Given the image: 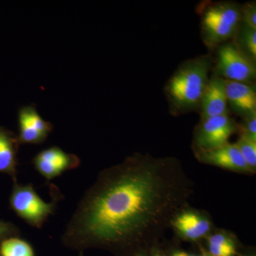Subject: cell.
I'll return each instance as SVG.
<instances>
[{"mask_svg":"<svg viewBox=\"0 0 256 256\" xmlns=\"http://www.w3.org/2000/svg\"><path fill=\"white\" fill-rule=\"evenodd\" d=\"M171 256H197L195 254H191L186 252H182V250H176L173 252Z\"/></svg>","mask_w":256,"mask_h":256,"instance_id":"44dd1931","label":"cell"},{"mask_svg":"<svg viewBox=\"0 0 256 256\" xmlns=\"http://www.w3.org/2000/svg\"><path fill=\"white\" fill-rule=\"evenodd\" d=\"M20 233V230L14 226L0 222V239L3 237L18 236Z\"/></svg>","mask_w":256,"mask_h":256,"instance_id":"ffe728a7","label":"cell"},{"mask_svg":"<svg viewBox=\"0 0 256 256\" xmlns=\"http://www.w3.org/2000/svg\"><path fill=\"white\" fill-rule=\"evenodd\" d=\"M1 256H35L34 250L31 244L18 238L10 237L5 239L0 245Z\"/></svg>","mask_w":256,"mask_h":256,"instance_id":"9a60e30c","label":"cell"},{"mask_svg":"<svg viewBox=\"0 0 256 256\" xmlns=\"http://www.w3.org/2000/svg\"><path fill=\"white\" fill-rule=\"evenodd\" d=\"M240 132V126L228 114L200 120L194 132V152L208 151L228 144L229 139Z\"/></svg>","mask_w":256,"mask_h":256,"instance_id":"8992f818","label":"cell"},{"mask_svg":"<svg viewBox=\"0 0 256 256\" xmlns=\"http://www.w3.org/2000/svg\"><path fill=\"white\" fill-rule=\"evenodd\" d=\"M78 256H86L84 255V252H79Z\"/></svg>","mask_w":256,"mask_h":256,"instance_id":"cb8c5ba5","label":"cell"},{"mask_svg":"<svg viewBox=\"0 0 256 256\" xmlns=\"http://www.w3.org/2000/svg\"><path fill=\"white\" fill-rule=\"evenodd\" d=\"M52 202H45L32 184H20L14 182L10 204L15 214L28 225L41 229L50 216L54 214L60 194H54Z\"/></svg>","mask_w":256,"mask_h":256,"instance_id":"277c9868","label":"cell"},{"mask_svg":"<svg viewBox=\"0 0 256 256\" xmlns=\"http://www.w3.org/2000/svg\"><path fill=\"white\" fill-rule=\"evenodd\" d=\"M250 256H256V255H254V254H252V255H250Z\"/></svg>","mask_w":256,"mask_h":256,"instance_id":"d4e9b609","label":"cell"},{"mask_svg":"<svg viewBox=\"0 0 256 256\" xmlns=\"http://www.w3.org/2000/svg\"><path fill=\"white\" fill-rule=\"evenodd\" d=\"M194 154L202 164L217 166L240 174H256L246 162L235 143L228 142L216 149L196 152Z\"/></svg>","mask_w":256,"mask_h":256,"instance_id":"9c48e42d","label":"cell"},{"mask_svg":"<svg viewBox=\"0 0 256 256\" xmlns=\"http://www.w3.org/2000/svg\"><path fill=\"white\" fill-rule=\"evenodd\" d=\"M240 24V6L223 1L208 4L202 13V38L210 50L234 38Z\"/></svg>","mask_w":256,"mask_h":256,"instance_id":"3957f363","label":"cell"},{"mask_svg":"<svg viewBox=\"0 0 256 256\" xmlns=\"http://www.w3.org/2000/svg\"><path fill=\"white\" fill-rule=\"evenodd\" d=\"M246 162L256 172V141L240 134L238 141L235 143Z\"/></svg>","mask_w":256,"mask_h":256,"instance_id":"2e32d148","label":"cell"},{"mask_svg":"<svg viewBox=\"0 0 256 256\" xmlns=\"http://www.w3.org/2000/svg\"><path fill=\"white\" fill-rule=\"evenodd\" d=\"M212 63V56L200 55L185 60L175 70L164 88L170 112L173 116L200 110Z\"/></svg>","mask_w":256,"mask_h":256,"instance_id":"7a4b0ae2","label":"cell"},{"mask_svg":"<svg viewBox=\"0 0 256 256\" xmlns=\"http://www.w3.org/2000/svg\"><path fill=\"white\" fill-rule=\"evenodd\" d=\"M32 164L37 172L50 182L65 172L76 169L80 160L76 154L66 152L58 146H54L38 152L32 159Z\"/></svg>","mask_w":256,"mask_h":256,"instance_id":"ba28073f","label":"cell"},{"mask_svg":"<svg viewBox=\"0 0 256 256\" xmlns=\"http://www.w3.org/2000/svg\"><path fill=\"white\" fill-rule=\"evenodd\" d=\"M240 23L256 30V2H248L240 6Z\"/></svg>","mask_w":256,"mask_h":256,"instance_id":"e0dca14e","label":"cell"},{"mask_svg":"<svg viewBox=\"0 0 256 256\" xmlns=\"http://www.w3.org/2000/svg\"><path fill=\"white\" fill-rule=\"evenodd\" d=\"M232 42L249 58L256 62V30L240 23Z\"/></svg>","mask_w":256,"mask_h":256,"instance_id":"5bb4252c","label":"cell"},{"mask_svg":"<svg viewBox=\"0 0 256 256\" xmlns=\"http://www.w3.org/2000/svg\"><path fill=\"white\" fill-rule=\"evenodd\" d=\"M200 256H212L210 252H204Z\"/></svg>","mask_w":256,"mask_h":256,"instance_id":"603a6c76","label":"cell"},{"mask_svg":"<svg viewBox=\"0 0 256 256\" xmlns=\"http://www.w3.org/2000/svg\"><path fill=\"white\" fill-rule=\"evenodd\" d=\"M240 126L239 134H242L246 137L256 141V114L242 118Z\"/></svg>","mask_w":256,"mask_h":256,"instance_id":"ac0fdd59","label":"cell"},{"mask_svg":"<svg viewBox=\"0 0 256 256\" xmlns=\"http://www.w3.org/2000/svg\"><path fill=\"white\" fill-rule=\"evenodd\" d=\"M224 80L230 109L242 118L256 114L255 84Z\"/></svg>","mask_w":256,"mask_h":256,"instance_id":"7c38bea8","label":"cell"},{"mask_svg":"<svg viewBox=\"0 0 256 256\" xmlns=\"http://www.w3.org/2000/svg\"><path fill=\"white\" fill-rule=\"evenodd\" d=\"M214 75L230 82L254 84L256 78V62L238 46L226 42L217 48Z\"/></svg>","mask_w":256,"mask_h":256,"instance_id":"5b68a950","label":"cell"},{"mask_svg":"<svg viewBox=\"0 0 256 256\" xmlns=\"http://www.w3.org/2000/svg\"><path fill=\"white\" fill-rule=\"evenodd\" d=\"M20 144H41L53 130V124L42 118L34 106H23L18 112Z\"/></svg>","mask_w":256,"mask_h":256,"instance_id":"30bf717a","label":"cell"},{"mask_svg":"<svg viewBox=\"0 0 256 256\" xmlns=\"http://www.w3.org/2000/svg\"><path fill=\"white\" fill-rule=\"evenodd\" d=\"M201 120L228 114L225 80L214 74L204 92L200 110Z\"/></svg>","mask_w":256,"mask_h":256,"instance_id":"8fae6325","label":"cell"},{"mask_svg":"<svg viewBox=\"0 0 256 256\" xmlns=\"http://www.w3.org/2000/svg\"><path fill=\"white\" fill-rule=\"evenodd\" d=\"M152 256H165L164 255H162L161 252H158L156 249H154L152 252Z\"/></svg>","mask_w":256,"mask_h":256,"instance_id":"7402d4cb","label":"cell"},{"mask_svg":"<svg viewBox=\"0 0 256 256\" xmlns=\"http://www.w3.org/2000/svg\"><path fill=\"white\" fill-rule=\"evenodd\" d=\"M18 136L0 127V172L11 175L16 181L18 153L20 146Z\"/></svg>","mask_w":256,"mask_h":256,"instance_id":"4fadbf2b","label":"cell"},{"mask_svg":"<svg viewBox=\"0 0 256 256\" xmlns=\"http://www.w3.org/2000/svg\"><path fill=\"white\" fill-rule=\"evenodd\" d=\"M208 252L212 256H235L236 254V248L220 246L208 244Z\"/></svg>","mask_w":256,"mask_h":256,"instance_id":"d6986e66","label":"cell"},{"mask_svg":"<svg viewBox=\"0 0 256 256\" xmlns=\"http://www.w3.org/2000/svg\"><path fill=\"white\" fill-rule=\"evenodd\" d=\"M214 227L212 218L207 212L190 206L178 212L170 225L178 238L188 242L206 238L213 232Z\"/></svg>","mask_w":256,"mask_h":256,"instance_id":"52a82bcc","label":"cell"},{"mask_svg":"<svg viewBox=\"0 0 256 256\" xmlns=\"http://www.w3.org/2000/svg\"><path fill=\"white\" fill-rule=\"evenodd\" d=\"M194 184L174 156L134 152L100 172L82 195L60 242L70 250L116 256L156 249L175 215L190 206Z\"/></svg>","mask_w":256,"mask_h":256,"instance_id":"6da1fadb","label":"cell"}]
</instances>
